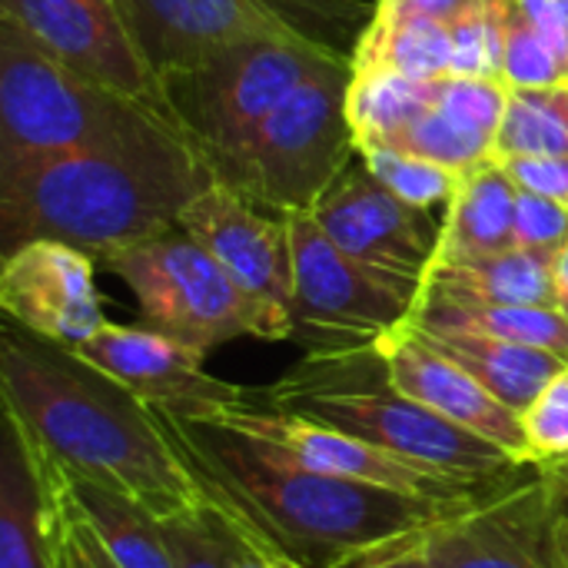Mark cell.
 I'll list each match as a JSON object with an SVG mask.
<instances>
[{"instance_id":"obj_1","label":"cell","mask_w":568,"mask_h":568,"mask_svg":"<svg viewBox=\"0 0 568 568\" xmlns=\"http://www.w3.org/2000/svg\"><path fill=\"white\" fill-rule=\"evenodd\" d=\"M156 413L203 496L226 509L263 552L300 568H336L363 549L423 532L473 503L326 476L216 419L180 409Z\"/></svg>"},{"instance_id":"obj_2","label":"cell","mask_w":568,"mask_h":568,"mask_svg":"<svg viewBox=\"0 0 568 568\" xmlns=\"http://www.w3.org/2000/svg\"><path fill=\"white\" fill-rule=\"evenodd\" d=\"M0 399L33 449L63 473L110 486L160 519L203 499L150 403L10 320L0 336Z\"/></svg>"},{"instance_id":"obj_3","label":"cell","mask_w":568,"mask_h":568,"mask_svg":"<svg viewBox=\"0 0 568 568\" xmlns=\"http://www.w3.org/2000/svg\"><path fill=\"white\" fill-rule=\"evenodd\" d=\"M210 183V163L173 123L133 136L0 170V246L57 240L97 263L180 226Z\"/></svg>"},{"instance_id":"obj_4","label":"cell","mask_w":568,"mask_h":568,"mask_svg":"<svg viewBox=\"0 0 568 568\" xmlns=\"http://www.w3.org/2000/svg\"><path fill=\"white\" fill-rule=\"evenodd\" d=\"M253 396L263 406L333 426L406 463L473 483H503L532 466L396 389L376 346L306 353L283 379L253 389Z\"/></svg>"},{"instance_id":"obj_5","label":"cell","mask_w":568,"mask_h":568,"mask_svg":"<svg viewBox=\"0 0 568 568\" xmlns=\"http://www.w3.org/2000/svg\"><path fill=\"white\" fill-rule=\"evenodd\" d=\"M153 123L170 120L80 77L0 17V170L103 146Z\"/></svg>"},{"instance_id":"obj_6","label":"cell","mask_w":568,"mask_h":568,"mask_svg":"<svg viewBox=\"0 0 568 568\" xmlns=\"http://www.w3.org/2000/svg\"><path fill=\"white\" fill-rule=\"evenodd\" d=\"M349 83V57H326L243 146L216 166V183L276 216L310 213L356 156V136L346 116Z\"/></svg>"},{"instance_id":"obj_7","label":"cell","mask_w":568,"mask_h":568,"mask_svg":"<svg viewBox=\"0 0 568 568\" xmlns=\"http://www.w3.org/2000/svg\"><path fill=\"white\" fill-rule=\"evenodd\" d=\"M123 20L160 83L210 53L286 37L353 53L376 0H116Z\"/></svg>"},{"instance_id":"obj_8","label":"cell","mask_w":568,"mask_h":568,"mask_svg":"<svg viewBox=\"0 0 568 568\" xmlns=\"http://www.w3.org/2000/svg\"><path fill=\"white\" fill-rule=\"evenodd\" d=\"M336 53L339 50L333 47L286 37L240 40L166 77V103L176 126L216 176V166L226 163L326 57Z\"/></svg>"},{"instance_id":"obj_9","label":"cell","mask_w":568,"mask_h":568,"mask_svg":"<svg viewBox=\"0 0 568 568\" xmlns=\"http://www.w3.org/2000/svg\"><path fill=\"white\" fill-rule=\"evenodd\" d=\"M100 266L126 283L143 326L183 339L206 356L243 336L266 339V323L253 300L183 226L123 246L100 260Z\"/></svg>"},{"instance_id":"obj_10","label":"cell","mask_w":568,"mask_h":568,"mask_svg":"<svg viewBox=\"0 0 568 568\" xmlns=\"http://www.w3.org/2000/svg\"><path fill=\"white\" fill-rule=\"evenodd\" d=\"M293 250V333L306 353L376 346L403 326L423 286L373 270L339 250L313 213H286Z\"/></svg>"},{"instance_id":"obj_11","label":"cell","mask_w":568,"mask_h":568,"mask_svg":"<svg viewBox=\"0 0 568 568\" xmlns=\"http://www.w3.org/2000/svg\"><path fill=\"white\" fill-rule=\"evenodd\" d=\"M436 568H568V493L539 466L423 532Z\"/></svg>"},{"instance_id":"obj_12","label":"cell","mask_w":568,"mask_h":568,"mask_svg":"<svg viewBox=\"0 0 568 568\" xmlns=\"http://www.w3.org/2000/svg\"><path fill=\"white\" fill-rule=\"evenodd\" d=\"M193 416L216 419V423L236 429L240 436L280 453L290 463H300L306 469L339 476V479L373 483V486H386V489H399V493H413V496H436V499H476L499 486V483H473V479H459L449 473H436V469L406 463V459H399L386 449H376V446H369L349 433H339L333 426L263 406L253 396V389H246V396L240 403H230V406H220L210 413H193Z\"/></svg>"},{"instance_id":"obj_13","label":"cell","mask_w":568,"mask_h":568,"mask_svg":"<svg viewBox=\"0 0 568 568\" xmlns=\"http://www.w3.org/2000/svg\"><path fill=\"white\" fill-rule=\"evenodd\" d=\"M0 17L13 20L40 50L146 110L166 116V90L143 60L116 0H0Z\"/></svg>"},{"instance_id":"obj_14","label":"cell","mask_w":568,"mask_h":568,"mask_svg":"<svg viewBox=\"0 0 568 568\" xmlns=\"http://www.w3.org/2000/svg\"><path fill=\"white\" fill-rule=\"evenodd\" d=\"M180 226L203 243L230 280L253 300L266 323V343L293 333V250L283 216H263L256 203L223 183H210L180 213Z\"/></svg>"},{"instance_id":"obj_15","label":"cell","mask_w":568,"mask_h":568,"mask_svg":"<svg viewBox=\"0 0 568 568\" xmlns=\"http://www.w3.org/2000/svg\"><path fill=\"white\" fill-rule=\"evenodd\" d=\"M310 213L339 250L373 270L419 286L439 250L443 223H433L429 210H416L393 196L369 173L359 153Z\"/></svg>"},{"instance_id":"obj_16","label":"cell","mask_w":568,"mask_h":568,"mask_svg":"<svg viewBox=\"0 0 568 568\" xmlns=\"http://www.w3.org/2000/svg\"><path fill=\"white\" fill-rule=\"evenodd\" d=\"M93 266V256L57 240H30L3 253L0 306L7 320L77 353L106 323Z\"/></svg>"},{"instance_id":"obj_17","label":"cell","mask_w":568,"mask_h":568,"mask_svg":"<svg viewBox=\"0 0 568 568\" xmlns=\"http://www.w3.org/2000/svg\"><path fill=\"white\" fill-rule=\"evenodd\" d=\"M77 353L153 409L210 413L246 396V386L223 383L203 369L206 353L150 326L103 323Z\"/></svg>"},{"instance_id":"obj_18","label":"cell","mask_w":568,"mask_h":568,"mask_svg":"<svg viewBox=\"0 0 568 568\" xmlns=\"http://www.w3.org/2000/svg\"><path fill=\"white\" fill-rule=\"evenodd\" d=\"M379 356L386 359L389 379L396 389L423 403L426 409L439 413L443 419L503 446L506 453L526 456V433H523V413L496 399L476 376H469L459 363L443 356L436 346L419 339L406 323L386 333L376 343Z\"/></svg>"},{"instance_id":"obj_19","label":"cell","mask_w":568,"mask_h":568,"mask_svg":"<svg viewBox=\"0 0 568 568\" xmlns=\"http://www.w3.org/2000/svg\"><path fill=\"white\" fill-rule=\"evenodd\" d=\"M0 568H57L47 466L7 413L0 446Z\"/></svg>"},{"instance_id":"obj_20","label":"cell","mask_w":568,"mask_h":568,"mask_svg":"<svg viewBox=\"0 0 568 568\" xmlns=\"http://www.w3.org/2000/svg\"><path fill=\"white\" fill-rule=\"evenodd\" d=\"M516 196L519 186L503 163L466 173L446 206L433 263H473L516 250Z\"/></svg>"},{"instance_id":"obj_21","label":"cell","mask_w":568,"mask_h":568,"mask_svg":"<svg viewBox=\"0 0 568 568\" xmlns=\"http://www.w3.org/2000/svg\"><path fill=\"white\" fill-rule=\"evenodd\" d=\"M43 459V456H40ZM53 486L67 496V503L83 516V523L97 532L120 568H173V556L163 536V519L153 516L136 499L100 486L93 479L63 473L43 459Z\"/></svg>"},{"instance_id":"obj_22","label":"cell","mask_w":568,"mask_h":568,"mask_svg":"<svg viewBox=\"0 0 568 568\" xmlns=\"http://www.w3.org/2000/svg\"><path fill=\"white\" fill-rule=\"evenodd\" d=\"M406 326L419 339L436 346L443 356L459 363L469 376H476L496 399H503L516 413H526L532 399L542 393V386L566 366V359L546 349L506 343L496 336L466 333V329H436V326H416V323H406Z\"/></svg>"},{"instance_id":"obj_23","label":"cell","mask_w":568,"mask_h":568,"mask_svg":"<svg viewBox=\"0 0 568 568\" xmlns=\"http://www.w3.org/2000/svg\"><path fill=\"white\" fill-rule=\"evenodd\" d=\"M419 296L493 306H556L552 260L516 246L473 263H433Z\"/></svg>"},{"instance_id":"obj_24","label":"cell","mask_w":568,"mask_h":568,"mask_svg":"<svg viewBox=\"0 0 568 568\" xmlns=\"http://www.w3.org/2000/svg\"><path fill=\"white\" fill-rule=\"evenodd\" d=\"M353 73H399L413 80H439L453 73V37L446 20L376 7L356 50Z\"/></svg>"},{"instance_id":"obj_25","label":"cell","mask_w":568,"mask_h":568,"mask_svg":"<svg viewBox=\"0 0 568 568\" xmlns=\"http://www.w3.org/2000/svg\"><path fill=\"white\" fill-rule=\"evenodd\" d=\"M406 323L483 333L506 343L546 349L568 363V316H562L556 306H493V303H456V300L419 296Z\"/></svg>"},{"instance_id":"obj_26","label":"cell","mask_w":568,"mask_h":568,"mask_svg":"<svg viewBox=\"0 0 568 568\" xmlns=\"http://www.w3.org/2000/svg\"><path fill=\"white\" fill-rule=\"evenodd\" d=\"M379 146L413 153V156L439 163L459 176H466L486 163H496V143L489 136L469 130L466 123H459L453 113H446L436 100V83H433L429 100L423 106H416L386 140H379Z\"/></svg>"},{"instance_id":"obj_27","label":"cell","mask_w":568,"mask_h":568,"mask_svg":"<svg viewBox=\"0 0 568 568\" xmlns=\"http://www.w3.org/2000/svg\"><path fill=\"white\" fill-rule=\"evenodd\" d=\"M173 568H243L260 549L210 496L163 519Z\"/></svg>"},{"instance_id":"obj_28","label":"cell","mask_w":568,"mask_h":568,"mask_svg":"<svg viewBox=\"0 0 568 568\" xmlns=\"http://www.w3.org/2000/svg\"><path fill=\"white\" fill-rule=\"evenodd\" d=\"M519 156H568V83L509 93L496 163Z\"/></svg>"},{"instance_id":"obj_29","label":"cell","mask_w":568,"mask_h":568,"mask_svg":"<svg viewBox=\"0 0 568 568\" xmlns=\"http://www.w3.org/2000/svg\"><path fill=\"white\" fill-rule=\"evenodd\" d=\"M356 153L363 156V163L369 166V173L403 203L416 206V210H433V206H449V200L456 196L463 176L419 160L413 153L393 150V146H379V143H366L356 146Z\"/></svg>"},{"instance_id":"obj_30","label":"cell","mask_w":568,"mask_h":568,"mask_svg":"<svg viewBox=\"0 0 568 568\" xmlns=\"http://www.w3.org/2000/svg\"><path fill=\"white\" fill-rule=\"evenodd\" d=\"M509 0H469L453 20V73L503 80V30Z\"/></svg>"},{"instance_id":"obj_31","label":"cell","mask_w":568,"mask_h":568,"mask_svg":"<svg viewBox=\"0 0 568 568\" xmlns=\"http://www.w3.org/2000/svg\"><path fill=\"white\" fill-rule=\"evenodd\" d=\"M503 80L513 90L556 87L568 83L566 63L552 53V47L539 37L532 20L526 17L519 0L506 3V30H503Z\"/></svg>"},{"instance_id":"obj_32","label":"cell","mask_w":568,"mask_h":568,"mask_svg":"<svg viewBox=\"0 0 568 568\" xmlns=\"http://www.w3.org/2000/svg\"><path fill=\"white\" fill-rule=\"evenodd\" d=\"M523 433L532 466H552L568 459V363L523 413Z\"/></svg>"},{"instance_id":"obj_33","label":"cell","mask_w":568,"mask_h":568,"mask_svg":"<svg viewBox=\"0 0 568 568\" xmlns=\"http://www.w3.org/2000/svg\"><path fill=\"white\" fill-rule=\"evenodd\" d=\"M568 243V210L562 203L519 190L516 196V246L556 260Z\"/></svg>"},{"instance_id":"obj_34","label":"cell","mask_w":568,"mask_h":568,"mask_svg":"<svg viewBox=\"0 0 568 568\" xmlns=\"http://www.w3.org/2000/svg\"><path fill=\"white\" fill-rule=\"evenodd\" d=\"M50 479V473H47ZM53 536H57V568H120L97 532L83 523V516L67 503V496L53 486Z\"/></svg>"},{"instance_id":"obj_35","label":"cell","mask_w":568,"mask_h":568,"mask_svg":"<svg viewBox=\"0 0 568 568\" xmlns=\"http://www.w3.org/2000/svg\"><path fill=\"white\" fill-rule=\"evenodd\" d=\"M503 166L519 190L549 196L568 210V156H519Z\"/></svg>"},{"instance_id":"obj_36","label":"cell","mask_w":568,"mask_h":568,"mask_svg":"<svg viewBox=\"0 0 568 568\" xmlns=\"http://www.w3.org/2000/svg\"><path fill=\"white\" fill-rule=\"evenodd\" d=\"M423 532L399 536V539L379 542L373 549H363V552L349 556L346 562H339L336 568H436L429 552H426V546H423Z\"/></svg>"},{"instance_id":"obj_37","label":"cell","mask_w":568,"mask_h":568,"mask_svg":"<svg viewBox=\"0 0 568 568\" xmlns=\"http://www.w3.org/2000/svg\"><path fill=\"white\" fill-rule=\"evenodd\" d=\"M526 17L532 20V27L539 30V37L552 47V53L566 63L568 70V20L559 10L556 0H519Z\"/></svg>"},{"instance_id":"obj_38","label":"cell","mask_w":568,"mask_h":568,"mask_svg":"<svg viewBox=\"0 0 568 568\" xmlns=\"http://www.w3.org/2000/svg\"><path fill=\"white\" fill-rule=\"evenodd\" d=\"M469 0H376V7L386 10H399V13H419V17H433V20H453Z\"/></svg>"},{"instance_id":"obj_39","label":"cell","mask_w":568,"mask_h":568,"mask_svg":"<svg viewBox=\"0 0 568 568\" xmlns=\"http://www.w3.org/2000/svg\"><path fill=\"white\" fill-rule=\"evenodd\" d=\"M552 293H556V310L568 316V243L552 260Z\"/></svg>"},{"instance_id":"obj_40","label":"cell","mask_w":568,"mask_h":568,"mask_svg":"<svg viewBox=\"0 0 568 568\" xmlns=\"http://www.w3.org/2000/svg\"><path fill=\"white\" fill-rule=\"evenodd\" d=\"M243 568H300V566H293V562H286V559H276V556H270V552H263V549H256V552L246 559V566Z\"/></svg>"},{"instance_id":"obj_41","label":"cell","mask_w":568,"mask_h":568,"mask_svg":"<svg viewBox=\"0 0 568 568\" xmlns=\"http://www.w3.org/2000/svg\"><path fill=\"white\" fill-rule=\"evenodd\" d=\"M539 469H546V473H549V476H552V479H556V483H559V486L568 493V459H562V463H552V466H539Z\"/></svg>"},{"instance_id":"obj_42","label":"cell","mask_w":568,"mask_h":568,"mask_svg":"<svg viewBox=\"0 0 568 568\" xmlns=\"http://www.w3.org/2000/svg\"><path fill=\"white\" fill-rule=\"evenodd\" d=\"M556 3H559V10L566 13V20H568V0H556Z\"/></svg>"}]
</instances>
